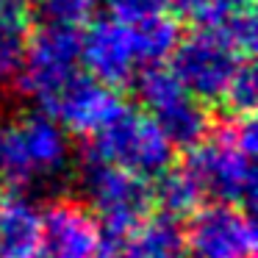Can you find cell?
I'll return each instance as SVG.
<instances>
[{
    "instance_id": "cell-13",
    "label": "cell",
    "mask_w": 258,
    "mask_h": 258,
    "mask_svg": "<svg viewBox=\"0 0 258 258\" xmlns=\"http://www.w3.org/2000/svg\"><path fill=\"white\" fill-rule=\"evenodd\" d=\"M186 239L175 217H145L128 233L119 258H183Z\"/></svg>"
},
{
    "instance_id": "cell-17",
    "label": "cell",
    "mask_w": 258,
    "mask_h": 258,
    "mask_svg": "<svg viewBox=\"0 0 258 258\" xmlns=\"http://www.w3.org/2000/svg\"><path fill=\"white\" fill-rule=\"evenodd\" d=\"M255 70H252L250 58H244L225 84L219 103L228 111V117H247V114H255Z\"/></svg>"
},
{
    "instance_id": "cell-5",
    "label": "cell",
    "mask_w": 258,
    "mask_h": 258,
    "mask_svg": "<svg viewBox=\"0 0 258 258\" xmlns=\"http://www.w3.org/2000/svg\"><path fill=\"white\" fill-rule=\"evenodd\" d=\"M183 167L197 178L206 197L233 203L241 208H252L255 203V167L252 153L239 147L233 136L225 131V125L203 142L189 147Z\"/></svg>"
},
{
    "instance_id": "cell-9",
    "label": "cell",
    "mask_w": 258,
    "mask_h": 258,
    "mask_svg": "<svg viewBox=\"0 0 258 258\" xmlns=\"http://www.w3.org/2000/svg\"><path fill=\"white\" fill-rule=\"evenodd\" d=\"M128 103L119 97L114 86L92 78V75H75L45 108L67 134L92 139L97 131H103L117 117Z\"/></svg>"
},
{
    "instance_id": "cell-15",
    "label": "cell",
    "mask_w": 258,
    "mask_h": 258,
    "mask_svg": "<svg viewBox=\"0 0 258 258\" xmlns=\"http://www.w3.org/2000/svg\"><path fill=\"white\" fill-rule=\"evenodd\" d=\"M206 191L197 183V178L186 167H169L158 175V183L153 189V206H158L169 217H189L191 211L203 206Z\"/></svg>"
},
{
    "instance_id": "cell-11",
    "label": "cell",
    "mask_w": 258,
    "mask_h": 258,
    "mask_svg": "<svg viewBox=\"0 0 258 258\" xmlns=\"http://www.w3.org/2000/svg\"><path fill=\"white\" fill-rule=\"evenodd\" d=\"M25 153L31 158L36 180H50L67 172L70 167V139L67 131L47 111H31L17 119Z\"/></svg>"
},
{
    "instance_id": "cell-1",
    "label": "cell",
    "mask_w": 258,
    "mask_h": 258,
    "mask_svg": "<svg viewBox=\"0 0 258 258\" xmlns=\"http://www.w3.org/2000/svg\"><path fill=\"white\" fill-rule=\"evenodd\" d=\"M81 189L86 195V206L100 222L106 258H119L128 233L153 208V189L147 178L108 164L92 153H84Z\"/></svg>"
},
{
    "instance_id": "cell-21",
    "label": "cell",
    "mask_w": 258,
    "mask_h": 258,
    "mask_svg": "<svg viewBox=\"0 0 258 258\" xmlns=\"http://www.w3.org/2000/svg\"><path fill=\"white\" fill-rule=\"evenodd\" d=\"M167 3L178 14H183V17L195 20L197 25H203L208 20V14H211V3H214V0H167Z\"/></svg>"
},
{
    "instance_id": "cell-2",
    "label": "cell",
    "mask_w": 258,
    "mask_h": 258,
    "mask_svg": "<svg viewBox=\"0 0 258 258\" xmlns=\"http://www.w3.org/2000/svg\"><path fill=\"white\" fill-rule=\"evenodd\" d=\"M86 153L147 180L158 178L175 164V145L167 139L161 125L147 111L131 106H125L106 128L92 136Z\"/></svg>"
},
{
    "instance_id": "cell-14",
    "label": "cell",
    "mask_w": 258,
    "mask_h": 258,
    "mask_svg": "<svg viewBox=\"0 0 258 258\" xmlns=\"http://www.w3.org/2000/svg\"><path fill=\"white\" fill-rule=\"evenodd\" d=\"M31 34V14L25 0H0V84H12L23 64Z\"/></svg>"
},
{
    "instance_id": "cell-3",
    "label": "cell",
    "mask_w": 258,
    "mask_h": 258,
    "mask_svg": "<svg viewBox=\"0 0 258 258\" xmlns=\"http://www.w3.org/2000/svg\"><path fill=\"white\" fill-rule=\"evenodd\" d=\"M81 67V31L67 25L42 23L25 42L23 64L17 70V86L25 97L36 100L45 111L53 97L78 75Z\"/></svg>"
},
{
    "instance_id": "cell-18",
    "label": "cell",
    "mask_w": 258,
    "mask_h": 258,
    "mask_svg": "<svg viewBox=\"0 0 258 258\" xmlns=\"http://www.w3.org/2000/svg\"><path fill=\"white\" fill-rule=\"evenodd\" d=\"M97 0H36V12L45 23L67 25V28H84L95 14Z\"/></svg>"
},
{
    "instance_id": "cell-12",
    "label": "cell",
    "mask_w": 258,
    "mask_h": 258,
    "mask_svg": "<svg viewBox=\"0 0 258 258\" xmlns=\"http://www.w3.org/2000/svg\"><path fill=\"white\" fill-rule=\"evenodd\" d=\"M42 211L23 197L9 191L0 200V258H39Z\"/></svg>"
},
{
    "instance_id": "cell-4",
    "label": "cell",
    "mask_w": 258,
    "mask_h": 258,
    "mask_svg": "<svg viewBox=\"0 0 258 258\" xmlns=\"http://www.w3.org/2000/svg\"><path fill=\"white\" fill-rule=\"evenodd\" d=\"M136 95H139L145 111L161 125L167 139L175 147H195L211 134V117H208L203 100H197L169 67L150 64L134 78Z\"/></svg>"
},
{
    "instance_id": "cell-19",
    "label": "cell",
    "mask_w": 258,
    "mask_h": 258,
    "mask_svg": "<svg viewBox=\"0 0 258 258\" xmlns=\"http://www.w3.org/2000/svg\"><path fill=\"white\" fill-rule=\"evenodd\" d=\"M211 28H217L219 36H222L241 58L252 56V50H255V17H252V9L228 14V17L211 23Z\"/></svg>"
},
{
    "instance_id": "cell-10",
    "label": "cell",
    "mask_w": 258,
    "mask_h": 258,
    "mask_svg": "<svg viewBox=\"0 0 258 258\" xmlns=\"http://www.w3.org/2000/svg\"><path fill=\"white\" fill-rule=\"evenodd\" d=\"M39 258H106L95 211L81 200H53L42 211Z\"/></svg>"
},
{
    "instance_id": "cell-20",
    "label": "cell",
    "mask_w": 258,
    "mask_h": 258,
    "mask_svg": "<svg viewBox=\"0 0 258 258\" xmlns=\"http://www.w3.org/2000/svg\"><path fill=\"white\" fill-rule=\"evenodd\" d=\"M111 12V17L125 20V23H139L145 17H153L158 12H167V0H100Z\"/></svg>"
},
{
    "instance_id": "cell-6",
    "label": "cell",
    "mask_w": 258,
    "mask_h": 258,
    "mask_svg": "<svg viewBox=\"0 0 258 258\" xmlns=\"http://www.w3.org/2000/svg\"><path fill=\"white\" fill-rule=\"evenodd\" d=\"M175 78L203 103L219 100L225 84L244 58L219 36L217 28L200 25L191 34L180 36L172 56L167 58Z\"/></svg>"
},
{
    "instance_id": "cell-22",
    "label": "cell",
    "mask_w": 258,
    "mask_h": 258,
    "mask_svg": "<svg viewBox=\"0 0 258 258\" xmlns=\"http://www.w3.org/2000/svg\"><path fill=\"white\" fill-rule=\"evenodd\" d=\"M252 3H255V0H214L211 14H208V20L203 25H211V23L228 17V14H236V12H247V9H252Z\"/></svg>"
},
{
    "instance_id": "cell-7",
    "label": "cell",
    "mask_w": 258,
    "mask_h": 258,
    "mask_svg": "<svg viewBox=\"0 0 258 258\" xmlns=\"http://www.w3.org/2000/svg\"><path fill=\"white\" fill-rule=\"evenodd\" d=\"M183 239L195 258H255V222L250 208L233 203L217 200L191 211Z\"/></svg>"
},
{
    "instance_id": "cell-16",
    "label": "cell",
    "mask_w": 258,
    "mask_h": 258,
    "mask_svg": "<svg viewBox=\"0 0 258 258\" xmlns=\"http://www.w3.org/2000/svg\"><path fill=\"white\" fill-rule=\"evenodd\" d=\"M131 31H134V42H136L142 67L164 64L172 56L175 45L180 39L178 20H172L167 12H158L153 17L139 20V23H131Z\"/></svg>"
},
{
    "instance_id": "cell-8",
    "label": "cell",
    "mask_w": 258,
    "mask_h": 258,
    "mask_svg": "<svg viewBox=\"0 0 258 258\" xmlns=\"http://www.w3.org/2000/svg\"><path fill=\"white\" fill-rule=\"evenodd\" d=\"M86 25L89 28L81 34V64L86 75L114 89L134 84L142 61L136 53L131 23L117 17H103L95 23L89 20Z\"/></svg>"
},
{
    "instance_id": "cell-23",
    "label": "cell",
    "mask_w": 258,
    "mask_h": 258,
    "mask_svg": "<svg viewBox=\"0 0 258 258\" xmlns=\"http://www.w3.org/2000/svg\"><path fill=\"white\" fill-rule=\"evenodd\" d=\"M191 258H195V255H191Z\"/></svg>"
}]
</instances>
